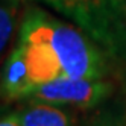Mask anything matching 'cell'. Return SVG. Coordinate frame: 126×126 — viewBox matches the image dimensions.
Here are the masks:
<instances>
[{
    "instance_id": "5",
    "label": "cell",
    "mask_w": 126,
    "mask_h": 126,
    "mask_svg": "<svg viewBox=\"0 0 126 126\" xmlns=\"http://www.w3.org/2000/svg\"><path fill=\"white\" fill-rule=\"evenodd\" d=\"M17 11L11 5L0 3V55L5 52L15 28Z\"/></svg>"
},
{
    "instance_id": "7",
    "label": "cell",
    "mask_w": 126,
    "mask_h": 126,
    "mask_svg": "<svg viewBox=\"0 0 126 126\" xmlns=\"http://www.w3.org/2000/svg\"><path fill=\"white\" fill-rule=\"evenodd\" d=\"M0 126H21L15 112L0 115Z\"/></svg>"
},
{
    "instance_id": "3",
    "label": "cell",
    "mask_w": 126,
    "mask_h": 126,
    "mask_svg": "<svg viewBox=\"0 0 126 126\" xmlns=\"http://www.w3.org/2000/svg\"><path fill=\"white\" fill-rule=\"evenodd\" d=\"M18 2V0H12ZM73 20L90 37L105 41L110 26L119 15L123 0H32Z\"/></svg>"
},
{
    "instance_id": "1",
    "label": "cell",
    "mask_w": 126,
    "mask_h": 126,
    "mask_svg": "<svg viewBox=\"0 0 126 126\" xmlns=\"http://www.w3.org/2000/svg\"><path fill=\"white\" fill-rule=\"evenodd\" d=\"M15 49L24 59L33 90L59 78L105 76L103 56L91 40L38 8L24 14Z\"/></svg>"
},
{
    "instance_id": "2",
    "label": "cell",
    "mask_w": 126,
    "mask_h": 126,
    "mask_svg": "<svg viewBox=\"0 0 126 126\" xmlns=\"http://www.w3.org/2000/svg\"><path fill=\"white\" fill-rule=\"evenodd\" d=\"M112 91L114 85L103 78H59L38 85L28 99L88 110L100 105Z\"/></svg>"
},
{
    "instance_id": "6",
    "label": "cell",
    "mask_w": 126,
    "mask_h": 126,
    "mask_svg": "<svg viewBox=\"0 0 126 126\" xmlns=\"http://www.w3.org/2000/svg\"><path fill=\"white\" fill-rule=\"evenodd\" d=\"M90 126H126V119L120 112H106L99 115Z\"/></svg>"
},
{
    "instance_id": "4",
    "label": "cell",
    "mask_w": 126,
    "mask_h": 126,
    "mask_svg": "<svg viewBox=\"0 0 126 126\" xmlns=\"http://www.w3.org/2000/svg\"><path fill=\"white\" fill-rule=\"evenodd\" d=\"M15 114L21 126H76L75 115L64 106L47 102L31 100Z\"/></svg>"
}]
</instances>
